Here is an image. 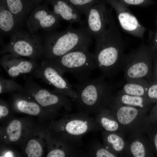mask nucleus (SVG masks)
<instances>
[{
    "instance_id": "nucleus-1",
    "label": "nucleus",
    "mask_w": 157,
    "mask_h": 157,
    "mask_svg": "<svg viewBox=\"0 0 157 157\" xmlns=\"http://www.w3.org/2000/svg\"><path fill=\"white\" fill-rule=\"evenodd\" d=\"M95 39L96 67L106 78H111L123 69L125 43L114 21Z\"/></svg>"
},
{
    "instance_id": "nucleus-2",
    "label": "nucleus",
    "mask_w": 157,
    "mask_h": 157,
    "mask_svg": "<svg viewBox=\"0 0 157 157\" xmlns=\"http://www.w3.org/2000/svg\"><path fill=\"white\" fill-rule=\"evenodd\" d=\"M51 120L46 127L52 138L76 149L81 151L82 138L87 133L101 128L89 115L82 113L65 114Z\"/></svg>"
},
{
    "instance_id": "nucleus-3",
    "label": "nucleus",
    "mask_w": 157,
    "mask_h": 157,
    "mask_svg": "<svg viewBox=\"0 0 157 157\" xmlns=\"http://www.w3.org/2000/svg\"><path fill=\"white\" fill-rule=\"evenodd\" d=\"M103 74L94 79L89 78L72 85L77 97L73 101L78 112L96 114L106 107L115 92L116 87L105 80Z\"/></svg>"
},
{
    "instance_id": "nucleus-4",
    "label": "nucleus",
    "mask_w": 157,
    "mask_h": 157,
    "mask_svg": "<svg viewBox=\"0 0 157 157\" xmlns=\"http://www.w3.org/2000/svg\"><path fill=\"white\" fill-rule=\"evenodd\" d=\"M92 37L85 26L76 29L71 24L62 31L48 32L43 39L42 56L45 60H52L71 51L88 48Z\"/></svg>"
},
{
    "instance_id": "nucleus-5",
    "label": "nucleus",
    "mask_w": 157,
    "mask_h": 157,
    "mask_svg": "<svg viewBox=\"0 0 157 157\" xmlns=\"http://www.w3.org/2000/svg\"><path fill=\"white\" fill-rule=\"evenodd\" d=\"M25 83L21 92L33 98L55 119L69 113L73 101L69 97L40 86L33 80L32 76L25 78Z\"/></svg>"
},
{
    "instance_id": "nucleus-6",
    "label": "nucleus",
    "mask_w": 157,
    "mask_h": 157,
    "mask_svg": "<svg viewBox=\"0 0 157 157\" xmlns=\"http://www.w3.org/2000/svg\"><path fill=\"white\" fill-rule=\"evenodd\" d=\"M47 60L63 73L71 74L80 82L89 78L92 72L96 67L94 55L89 51L88 48L76 50L56 58Z\"/></svg>"
},
{
    "instance_id": "nucleus-7",
    "label": "nucleus",
    "mask_w": 157,
    "mask_h": 157,
    "mask_svg": "<svg viewBox=\"0 0 157 157\" xmlns=\"http://www.w3.org/2000/svg\"><path fill=\"white\" fill-rule=\"evenodd\" d=\"M106 107L114 113L124 135L145 133L151 124L148 117L149 111L121 105L113 97Z\"/></svg>"
},
{
    "instance_id": "nucleus-8",
    "label": "nucleus",
    "mask_w": 157,
    "mask_h": 157,
    "mask_svg": "<svg viewBox=\"0 0 157 157\" xmlns=\"http://www.w3.org/2000/svg\"><path fill=\"white\" fill-rule=\"evenodd\" d=\"M10 36L9 42L4 45L1 54L9 53L36 61L42 56L43 40L38 35L20 29Z\"/></svg>"
},
{
    "instance_id": "nucleus-9",
    "label": "nucleus",
    "mask_w": 157,
    "mask_h": 157,
    "mask_svg": "<svg viewBox=\"0 0 157 157\" xmlns=\"http://www.w3.org/2000/svg\"><path fill=\"white\" fill-rule=\"evenodd\" d=\"M32 74L35 78L53 86L55 91L69 97L73 101L77 97L75 90L63 77L64 73L49 61L43 60Z\"/></svg>"
},
{
    "instance_id": "nucleus-10",
    "label": "nucleus",
    "mask_w": 157,
    "mask_h": 157,
    "mask_svg": "<svg viewBox=\"0 0 157 157\" xmlns=\"http://www.w3.org/2000/svg\"><path fill=\"white\" fill-rule=\"evenodd\" d=\"M123 69L127 81L147 78L150 70L149 60L146 48L142 46L125 54Z\"/></svg>"
},
{
    "instance_id": "nucleus-11",
    "label": "nucleus",
    "mask_w": 157,
    "mask_h": 157,
    "mask_svg": "<svg viewBox=\"0 0 157 157\" xmlns=\"http://www.w3.org/2000/svg\"><path fill=\"white\" fill-rule=\"evenodd\" d=\"M27 119L13 117L3 125L0 128L1 144H22L37 126Z\"/></svg>"
},
{
    "instance_id": "nucleus-12",
    "label": "nucleus",
    "mask_w": 157,
    "mask_h": 157,
    "mask_svg": "<svg viewBox=\"0 0 157 157\" xmlns=\"http://www.w3.org/2000/svg\"><path fill=\"white\" fill-rule=\"evenodd\" d=\"M105 1L96 4L90 7L84 15L85 26L89 32L95 38L106 30L113 21L111 10L108 9Z\"/></svg>"
},
{
    "instance_id": "nucleus-13",
    "label": "nucleus",
    "mask_w": 157,
    "mask_h": 157,
    "mask_svg": "<svg viewBox=\"0 0 157 157\" xmlns=\"http://www.w3.org/2000/svg\"><path fill=\"white\" fill-rule=\"evenodd\" d=\"M60 20L46 5H40L32 10L26 19V25L32 34L40 29L49 32L55 30L59 26Z\"/></svg>"
},
{
    "instance_id": "nucleus-14",
    "label": "nucleus",
    "mask_w": 157,
    "mask_h": 157,
    "mask_svg": "<svg viewBox=\"0 0 157 157\" xmlns=\"http://www.w3.org/2000/svg\"><path fill=\"white\" fill-rule=\"evenodd\" d=\"M10 105L13 110L17 113L37 117L42 120L54 119L33 98L21 92L12 94Z\"/></svg>"
},
{
    "instance_id": "nucleus-15",
    "label": "nucleus",
    "mask_w": 157,
    "mask_h": 157,
    "mask_svg": "<svg viewBox=\"0 0 157 157\" xmlns=\"http://www.w3.org/2000/svg\"><path fill=\"white\" fill-rule=\"evenodd\" d=\"M47 130L46 126H38L27 136L22 144L26 156H43L47 150Z\"/></svg>"
},
{
    "instance_id": "nucleus-16",
    "label": "nucleus",
    "mask_w": 157,
    "mask_h": 157,
    "mask_svg": "<svg viewBox=\"0 0 157 157\" xmlns=\"http://www.w3.org/2000/svg\"><path fill=\"white\" fill-rule=\"evenodd\" d=\"M21 56L10 53L3 56L0 59L1 65L12 78L33 74L39 65L36 60L26 59Z\"/></svg>"
},
{
    "instance_id": "nucleus-17",
    "label": "nucleus",
    "mask_w": 157,
    "mask_h": 157,
    "mask_svg": "<svg viewBox=\"0 0 157 157\" xmlns=\"http://www.w3.org/2000/svg\"><path fill=\"white\" fill-rule=\"evenodd\" d=\"M145 133L129 136L122 156L128 157H153L154 151Z\"/></svg>"
},
{
    "instance_id": "nucleus-18",
    "label": "nucleus",
    "mask_w": 157,
    "mask_h": 157,
    "mask_svg": "<svg viewBox=\"0 0 157 157\" xmlns=\"http://www.w3.org/2000/svg\"><path fill=\"white\" fill-rule=\"evenodd\" d=\"M116 12L119 23L126 31L141 37L144 32V28L139 23L136 17L128 9L126 6L117 0H104Z\"/></svg>"
},
{
    "instance_id": "nucleus-19",
    "label": "nucleus",
    "mask_w": 157,
    "mask_h": 157,
    "mask_svg": "<svg viewBox=\"0 0 157 157\" xmlns=\"http://www.w3.org/2000/svg\"><path fill=\"white\" fill-rule=\"evenodd\" d=\"M47 3L53 8V11L60 18L72 24H79L81 26H85V21H82L81 14L67 0H46Z\"/></svg>"
},
{
    "instance_id": "nucleus-20",
    "label": "nucleus",
    "mask_w": 157,
    "mask_h": 157,
    "mask_svg": "<svg viewBox=\"0 0 157 157\" xmlns=\"http://www.w3.org/2000/svg\"><path fill=\"white\" fill-rule=\"evenodd\" d=\"M22 23L8 9L4 0H0V29L4 35L13 34L20 30Z\"/></svg>"
},
{
    "instance_id": "nucleus-21",
    "label": "nucleus",
    "mask_w": 157,
    "mask_h": 157,
    "mask_svg": "<svg viewBox=\"0 0 157 157\" xmlns=\"http://www.w3.org/2000/svg\"><path fill=\"white\" fill-rule=\"evenodd\" d=\"M47 150V157H76L81 156V151L76 149L51 137L48 130Z\"/></svg>"
},
{
    "instance_id": "nucleus-22",
    "label": "nucleus",
    "mask_w": 157,
    "mask_h": 157,
    "mask_svg": "<svg viewBox=\"0 0 157 157\" xmlns=\"http://www.w3.org/2000/svg\"><path fill=\"white\" fill-rule=\"evenodd\" d=\"M95 119L104 131L119 132L123 134L114 113L108 108H104L97 113Z\"/></svg>"
},
{
    "instance_id": "nucleus-23",
    "label": "nucleus",
    "mask_w": 157,
    "mask_h": 157,
    "mask_svg": "<svg viewBox=\"0 0 157 157\" xmlns=\"http://www.w3.org/2000/svg\"><path fill=\"white\" fill-rule=\"evenodd\" d=\"M113 99L123 105L149 111L152 103L146 97L131 95L119 93L115 92Z\"/></svg>"
},
{
    "instance_id": "nucleus-24",
    "label": "nucleus",
    "mask_w": 157,
    "mask_h": 157,
    "mask_svg": "<svg viewBox=\"0 0 157 157\" xmlns=\"http://www.w3.org/2000/svg\"><path fill=\"white\" fill-rule=\"evenodd\" d=\"M102 135L104 146L112 152L122 156L125 145V135L119 132L105 131Z\"/></svg>"
},
{
    "instance_id": "nucleus-25",
    "label": "nucleus",
    "mask_w": 157,
    "mask_h": 157,
    "mask_svg": "<svg viewBox=\"0 0 157 157\" xmlns=\"http://www.w3.org/2000/svg\"><path fill=\"white\" fill-rule=\"evenodd\" d=\"M9 10L23 23L33 9L31 0H4Z\"/></svg>"
},
{
    "instance_id": "nucleus-26",
    "label": "nucleus",
    "mask_w": 157,
    "mask_h": 157,
    "mask_svg": "<svg viewBox=\"0 0 157 157\" xmlns=\"http://www.w3.org/2000/svg\"><path fill=\"white\" fill-rule=\"evenodd\" d=\"M149 85L145 79L133 80L127 81L118 92L131 95L146 97Z\"/></svg>"
},
{
    "instance_id": "nucleus-27",
    "label": "nucleus",
    "mask_w": 157,
    "mask_h": 157,
    "mask_svg": "<svg viewBox=\"0 0 157 157\" xmlns=\"http://www.w3.org/2000/svg\"><path fill=\"white\" fill-rule=\"evenodd\" d=\"M87 155L96 157H117L119 155L114 153L107 149L99 142H95L89 146Z\"/></svg>"
},
{
    "instance_id": "nucleus-28",
    "label": "nucleus",
    "mask_w": 157,
    "mask_h": 157,
    "mask_svg": "<svg viewBox=\"0 0 157 157\" xmlns=\"http://www.w3.org/2000/svg\"><path fill=\"white\" fill-rule=\"evenodd\" d=\"M23 88V86L13 80L6 79L0 76V94L14 92H19L22 90Z\"/></svg>"
},
{
    "instance_id": "nucleus-29",
    "label": "nucleus",
    "mask_w": 157,
    "mask_h": 157,
    "mask_svg": "<svg viewBox=\"0 0 157 157\" xmlns=\"http://www.w3.org/2000/svg\"><path fill=\"white\" fill-rule=\"evenodd\" d=\"M81 14L93 5L105 1L104 0H67Z\"/></svg>"
},
{
    "instance_id": "nucleus-30",
    "label": "nucleus",
    "mask_w": 157,
    "mask_h": 157,
    "mask_svg": "<svg viewBox=\"0 0 157 157\" xmlns=\"http://www.w3.org/2000/svg\"><path fill=\"white\" fill-rule=\"evenodd\" d=\"M12 110H13L10 105L3 100L0 99V120L3 125L13 117Z\"/></svg>"
},
{
    "instance_id": "nucleus-31",
    "label": "nucleus",
    "mask_w": 157,
    "mask_h": 157,
    "mask_svg": "<svg viewBox=\"0 0 157 157\" xmlns=\"http://www.w3.org/2000/svg\"><path fill=\"white\" fill-rule=\"evenodd\" d=\"M145 133L152 146L155 156H157V124H151Z\"/></svg>"
},
{
    "instance_id": "nucleus-32",
    "label": "nucleus",
    "mask_w": 157,
    "mask_h": 157,
    "mask_svg": "<svg viewBox=\"0 0 157 157\" xmlns=\"http://www.w3.org/2000/svg\"><path fill=\"white\" fill-rule=\"evenodd\" d=\"M146 97L152 103L157 102V84L149 85Z\"/></svg>"
},
{
    "instance_id": "nucleus-33",
    "label": "nucleus",
    "mask_w": 157,
    "mask_h": 157,
    "mask_svg": "<svg viewBox=\"0 0 157 157\" xmlns=\"http://www.w3.org/2000/svg\"><path fill=\"white\" fill-rule=\"evenodd\" d=\"M7 147L5 144H1L0 149V157H16L18 156V154L14 150Z\"/></svg>"
},
{
    "instance_id": "nucleus-34",
    "label": "nucleus",
    "mask_w": 157,
    "mask_h": 157,
    "mask_svg": "<svg viewBox=\"0 0 157 157\" xmlns=\"http://www.w3.org/2000/svg\"><path fill=\"white\" fill-rule=\"evenodd\" d=\"M126 6L134 5L144 6L147 3L148 0H117Z\"/></svg>"
},
{
    "instance_id": "nucleus-35",
    "label": "nucleus",
    "mask_w": 157,
    "mask_h": 157,
    "mask_svg": "<svg viewBox=\"0 0 157 157\" xmlns=\"http://www.w3.org/2000/svg\"><path fill=\"white\" fill-rule=\"evenodd\" d=\"M148 117L151 124H157V102L149 111Z\"/></svg>"
},
{
    "instance_id": "nucleus-36",
    "label": "nucleus",
    "mask_w": 157,
    "mask_h": 157,
    "mask_svg": "<svg viewBox=\"0 0 157 157\" xmlns=\"http://www.w3.org/2000/svg\"><path fill=\"white\" fill-rule=\"evenodd\" d=\"M32 3L33 9L40 5L43 0H31Z\"/></svg>"
},
{
    "instance_id": "nucleus-37",
    "label": "nucleus",
    "mask_w": 157,
    "mask_h": 157,
    "mask_svg": "<svg viewBox=\"0 0 157 157\" xmlns=\"http://www.w3.org/2000/svg\"></svg>"
},
{
    "instance_id": "nucleus-38",
    "label": "nucleus",
    "mask_w": 157,
    "mask_h": 157,
    "mask_svg": "<svg viewBox=\"0 0 157 157\" xmlns=\"http://www.w3.org/2000/svg\"></svg>"
}]
</instances>
